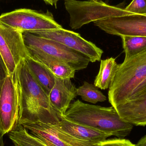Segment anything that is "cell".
<instances>
[{"label":"cell","instance_id":"cell-8","mask_svg":"<svg viewBox=\"0 0 146 146\" xmlns=\"http://www.w3.org/2000/svg\"><path fill=\"white\" fill-rule=\"evenodd\" d=\"M28 54L23 33L0 22V55L9 74Z\"/></svg>","mask_w":146,"mask_h":146},{"label":"cell","instance_id":"cell-13","mask_svg":"<svg viewBox=\"0 0 146 146\" xmlns=\"http://www.w3.org/2000/svg\"><path fill=\"white\" fill-rule=\"evenodd\" d=\"M76 88L71 79L56 77L54 85L49 96L53 108L60 116L65 115L72 100L77 96Z\"/></svg>","mask_w":146,"mask_h":146},{"label":"cell","instance_id":"cell-23","mask_svg":"<svg viewBox=\"0 0 146 146\" xmlns=\"http://www.w3.org/2000/svg\"><path fill=\"white\" fill-rule=\"evenodd\" d=\"M9 74L6 65L0 55V94L3 82Z\"/></svg>","mask_w":146,"mask_h":146},{"label":"cell","instance_id":"cell-17","mask_svg":"<svg viewBox=\"0 0 146 146\" xmlns=\"http://www.w3.org/2000/svg\"><path fill=\"white\" fill-rule=\"evenodd\" d=\"M118 67L119 64L113 57L101 60L99 71L94 80V86L102 90L109 88Z\"/></svg>","mask_w":146,"mask_h":146},{"label":"cell","instance_id":"cell-7","mask_svg":"<svg viewBox=\"0 0 146 146\" xmlns=\"http://www.w3.org/2000/svg\"><path fill=\"white\" fill-rule=\"evenodd\" d=\"M23 36L27 48L39 50L60 59L75 71L85 69L90 62L84 55L56 41L29 33H23Z\"/></svg>","mask_w":146,"mask_h":146},{"label":"cell","instance_id":"cell-24","mask_svg":"<svg viewBox=\"0 0 146 146\" xmlns=\"http://www.w3.org/2000/svg\"><path fill=\"white\" fill-rule=\"evenodd\" d=\"M146 90V77L132 91L129 98L134 97Z\"/></svg>","mask_w":146,"mask_h":146},{"label":"cell","instance_id":"cell-26","mask_svg":"<svg viewBox=\"0 0 146 146\" xmlns=\"http://www.w3.org/2000/svg\"><path fill=\"white\" fill-rule=\"evenodd\" d=\"M45 2L52 6H56L57 2L59 0H44Z\"/></svg>","mask_w":146,"mask_h":146},{"label":"cell","instance_id":"cell-2","mask_svg":"<svg viewBox=\"0 0 146 146\" xmlns=\"http://www.w3.org/2000/svg\"><path fill=\"white\" fill-rule=\"evenodd\" d=\"M63 117L69 121L123 139L133 128L119 115L113 106L85 104L77 100L71 104Z\"/></svg>","mask_w":146,"mask_h":146},{"label":"cell","instance_id":"cell-21","mask_svg":"<svg viewBox=\"0 0 146 146\" xmlns=\"http://www.w3.org/2000/svg\"><path fill=\"white\" fill-rule=\"evenodd\" d=\"M125 9L131 14L146 15V0H133Z\"/></svg>","mask_w":146,"mask_h":146},{"label":"cell","instance_id":"cell-10","mask_svg":"<svg viewBox=\"0 0 146 146\" xmlns=\"http://www.w3.org/2000/svg\"><path fill=\"white\" fill-rule=\"evenodd\" d=\"M94 25L111 35L146 37V15L131 14L109 17L94 22Z\"/></svg>","mask_w":146,"mask_h":146},{"label":"cell","instance_id":"cell-20","mask_svg":"<svg viewBox=\"0 0 146 146\" xmlns=\"http://www.w3.org/2000/svg\"><path fill=\"white\" fill-rule=\"evenodd\" d=\"M77 96H80L83 101L95 104L98 102H103L107 99L98 88L94 85L84 81L83 85L76 88Z\"/></svg>","mask_w":146,"mask_h":146},{"label":"cell","instance_id":"cell-25","mask_svg":"<svg viewBox=\"0 0 146 146\" xmlns=\"http://www.w3.org/2000/svg\"><path fill=\"white\" fill-rule=\"evenodd\" d=\"M134 146H146V135L141 138Z\"/></svg>","mask_w":146,"mask_h":146},{"label":"cell","instance_id":"cell-4","mask_svg":"<svg viewBox=\"0 0 146 146\" xmlns=\"http://www.w3.org/2000/svg\"><path fill=\"white\" fill-rule=\"evenodd\" d=\"M66 10L70 16V27L80 29L90 22L111 17L129 15L125 9L111 6L102 1L64 0Z\"/></svg>","mask_w":146,"mask_h":146},{"label":"cell","instance_id":"cell-18","mask_svg":"<svg viewBox=\"0 0 146 146\" xmlns=\"http://www.w3.org/2000/svg\"><path fill=\"white\" fill-rule=\"evenodd\" d=\"M8 135L14 146H48L18 123Z\"/></svg>","mask_w":146,"mask_h":146},{"label":"cell","instance_id":"cell-5","mask_svg":"<svg viewBox=\"0 0 146 146\" xmlns=\"http://www.w3.org/2000/svg\"><path fill=\"white\" fill-rule=\"evenodd\" d=\"M20 102V90L15 70L6 77L0 94V131L3 135L18 124Z\"/></svg>","mask_w":146,"mask_h":146},{"label":"cell","instance_id":"cell-3","mask_svg":"<svg viewBox=\"0 0 146 146\" xmlns=\"http://www.w3.org/2000/svg\"><path fill=\"white\" fill-rule=\"evenodd\" d=\"M146 77V51L119 64L108 92V99L114 108L129 98L132 91Z\"/></svg>","mask_w":146,"mask_h":146},{"label":"cell","instance_id":"cell-14","mask_svg":"<svg viewBox=\"0 0 146 146\" xmlns=\"http://www.w3.org/2000/svg\"><path fill=\"white\" fill-rule=\"evenodd\" d=\"M55 126L78 139L94 144L104 141L111 136L109 134L95 129L71 121L63 117L59 123Z\"/></svg>","mask_w":146,"mask_h":146},{"label":"cell","instance_id":"cell-16","mask_svg":"<svg viewBox=\"0 0 146 146\" xmlns=\"http://www.w3.org/2000/svg\"><path fill=\"white\" fill-rule=\"evenodd\" d=\"M25 60L30 72L49 96L54 85L56 76L43 65L29 55L25 58Z\"/></svg>","mask_w":146,"mask_h":146},{"label":"cell","instance_id":"cell-15","mask_svg":"<svg viewBox=\"0 0 146 146\" xmlns=\"http://www.w3.org/2000/svg\"><path fill=\"white\" fill-rule=\"evenodd\" d=\"M27 50L30 56L43 65L56 77L70 79L74 77L75 70L63 61L39 50Z\"/></svg>","mask_w":146,"mask_h":146},{"label":"cell","instance_id":"cell-11","mask_svg":"<svg viewBox=\"0 0 146 146\" xmlns=\"http://www.w3.org/2000/svg\"><path fill=\"white\" fill-rule=\"evenodd\" d=\"M20 125L48 146H98V144L78 139L55 125L40 122L25 123Z\"/></svg>","mask_w":146,"mask_h":146},{"label":"cell","instance_id":"cell-1","mask_svg":"<svg viewBox=\"0 0 146 146\" xmlns=\"http://www.w3.org/2000/svg\"><path fill=\"white\" fill-rule=\"evenodd\" d=\"M20 90L21 102L18 124L40 122L56 125L62 117L50 103L49 96L22 60L16 69Z\"/></svg>","mask_w":146,"mask_h":146},{"label":"cell","instance_id":"cell-27","mask_svg":"<svg viewBox=\"0 0 146 146\" xmlns=\"http://www.w3.org/2000/svg\"><path fill=\"white\" fill-rule=\"evenodd\" d=\"M3 135L0 131V146H4V143L3 140Z\"/></svg>","mask_w":146,"mask_h":146},{"label":"cell","instance_id":"cell-12","mask_svg":"<svg viewBox=\"0 0 146 146\" xmlns=\"http://www.w3.org/2000/svg\"><path fill=\"white\" fill-rule=\"evenodd\" d=\"M120 116L137 126L146 125V90L115 107Z\"/></svg>","mask_w":146,"mask_h":146},{"label":"cell","instance_id":"cell-28","mask_svg":"<svg viewBox=\"0 0 146 146\" xmlns=\"http://www.w3.org/2000/svg\"><path fill=\"white\" fill-rule=\"evenodd\" d=\"M94 1H101V0H94Z\"/></svg>","mask_w":146,"mask_h":146},{"label":"cell","instance_id":"cell-6","mask_svg":"<svg viewBox=\"0 0 146 146\" xmlns=\"http://www.w3.org/2000/svg\"><path fill=\"white\" fill-rule=\"evenodd\" d=\"M0 22L22 33H35L63 28L50 13H42L29 9H19L2 14Z\"/></svg>","mask_w":146,"mask_h":146},{"label":"cell","instance_id":"cell-22","mask_svg":"<svg viewBox=\"0 0 146 146\" xmlns=\"http://www.w3.org/2000/svg\"><path fill=\"white\" fill-rule=\"evenodd\" d=\"M130 141L121 138L106 139L98 143V146H134Z\"/></svg>","mask_w":146,"mask_h":146},{"label":"cell","instance_id":"cell-9","mask_svg":"<svg viewBox=\"0 0 146 146\" xmlns=\"http://www.w3.org/2000/svg\"><path fill=\"white\" fill-rule=\"evenodd\" d=\"M33 34L56 41L81 53L90 62L101 61L103 50L93 43L84 39L79 33L62 28L39 31Z\"/></svg>","mask_w":146,"mask_h":146},{"label":"cell","instance_id":"cell-19","mask_svg":"<svg viewBox=\"0 0 146 146\" xmlns=\"http://www.w3.org/2000/svg\"><path fill=\"white\" fill-rule=\"evenodd\" d=\"M121 37L125 54L124 60L146 51V37L123 36Z\"/></svg>","mask_w":146,"mask_h":146}]
</instances>
